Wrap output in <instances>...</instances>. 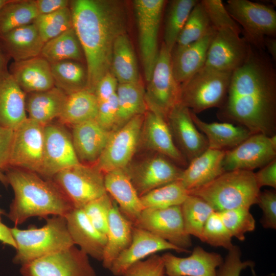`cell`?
<instances>
[{
	"label": "cell",
	"instance_id": "cell-1",
	"mask_svg": "<svg viewBox=\"0 0 276 276\" xmlns=\"http://www.w3.org/2000/svg\"><path fill=\"white\" fill-rule=\"evenodd\" d=\"M264 50L250 45L244 63L232 74L225 101L218 111L225 122L251 134H276V71Z\"/></svg>",
	"mask_w": 276,
	"mask_h": 276
},
{
	"label": "cell",
	"instance_id": "cell-2",
	"mask_svg": "<svg viewBox=\"0 0 276 276\" xmlns=\"http://www.w3.org/2000/svg\"><path fill=\"white\" fill-rule=\"evenodd\" d=\"M70 8L86 61L87 89L94 93L100 79L110 72L116 39L126 33V5L117 0H74L70 1Z\"/></svg>",
	"mask_w": 276,
	"mask_h": 276
},
{
	"label": "cell",
	"instance_id": "cell-3",
	"mask_svg": "<svg viewBox=\"0 0 276 276\" xmlns=\"http://www.w3.org/2000/svg\"><path fill=\"white\" fill-rule=\"evenodd\" d=\"M5 171L8 185L12 187L14 195L8 217L15 226L33 217L65 216L74 209L51 179L12 167Z\"/></svg>",
	"mask_w": 276,
	"mask_h": 276
},
{
	"label": "cell",
	"instance_id": "cell-4",
	"mask_svg": "<svg viewBox=\"0 0 276 276\" xmlns=\"http://www.w3.org/2000/svg\"><path fill=\"white\" fill-rule=\"evenodd\" d=\"M260 188L255 173L236 170L223 173L209 183L189 192L207 202L216 212L257 204Z\"/></svg>",
	"mask_w": 276,
	"mask_h": 276
},
{
	"label": "cell",
	"instance_id": "cell-5",
	"mask_svg": "<svg viewBox=\"0 0 276 276\" xmlns=\"http://www.w3.org/2000/svg\"><path fill=\"white\" fill-rule=\"evenodd\" d=\"M10 231L16 246L13 261L21 265L74 245L63 216L47 219L40 228L20 229L15 226Z\"/></svg>",
	"mask_w": 276,
	"mask_h": 276
},
{
	"label": "cell",
	"instance_id": "cell-6",
	"mask_svg": "<svg viewBox=\"0 0 276 276\" xmlns=\"http://www.w3.org/2000/svg\"><path fill=\"white\" fill-rule=\"evenodd\" d=\"M232 73L204 66L180 84V103L195 114L220 108L226 98Z\"/></svg>",
	"mask_w": 276,
	"mask_h": 276
},
{
	"label": "cell",
	"instance_id": "cell-7",
	"mask_svg": "<svg viewBox=\"0 0 276 276\" xmlns=\"http://www.w3.org/2000/svg\"><path fill=\"white\" fill-rule=\"evenodd\" d=\"M51 179L76 209H82L107 193L104 173L95 165L80 163L60 171Z\"/></svg>",
	"mask_w": 276,
	"mask_h": 276
},
{
	"label": "cell",
	"instance_id": "cell-8",
	"mask_svg": "<svg viewBox=\"0 0 276 276\" xmlns=\"http://www.w3.org/2000/svg\"><path fill=\"white\" fill-rule=\"evenodd\" d=\"M242 27L243 38L251 46L265 50L264 38L275 37L276 11L268 6L248 0H228L225 6Z\"/></svg>",
	"mask_w": 276,
	"mask_h": 276
},
{
	"label": "cell",
	"instance_id": "cell-9",
	"mask_svg": "<svg viewBox=\"0 0 276 276\" xmlns=\"http://www.w3.org/2000/svg\"><path fill=\"white\" fill-rule=\"evenodd\" d=\"M166 2L164 0L133 1L140 56L147 82L150 79L158 56V32Z\"/></svg>",
	"mask_w": 276,
	"mask_h": 276
},
{
	"label": "cell",
	"instance_id": "cell-10",
	"mask_svg": "<svg viewBox=\"0 0 276 276\" xmlns=\"http://www.w3.org/2000/svg\"><path fill=\"white\" fill-rule=\"evenodd\" d=\"M171 52L163 42L150 79L145 89L148 109L166 118L173 108L180 102V84L173 75Z\"/></svg>",
	"mask_w": 276,
	"mask_h": 276
},
{
	"label": "cell",
	"instance_id": "cell-11",
	"mask_svg": "<svg viewBox=\"0 0 276 276\" xmlns=\"http://www.w3.org/2000/svg\"><path fill=\"white\" fill-rule=\"evenodd\" d=\"M22 276H96L88 256L75 245L21 265Z\"/></svg>",
	"mask_w": 276,
	"mask_h": 276
},
{
	"label": "cell",
	"instance_id": "cell-12",
	"mask_svg": "<svg viewBox=\"0 0 276 276\" xmlns=\"http://www.w3.org/2000/svg\"><path fill=\"white\" fill-rule=\"evenodd\" d=\"M144 114L136 116L112 131L102 154L95 164L105 173L125 169L131 162L141 141Z\"/></svg>",
	"mask_w": 276,
	"mask_h": 276
},
{
	"label": "cell",
	"instance_id": "cell-13",
	"mask_svg": "<svg viewBox=\"0 0 276 276\" xmlns=\"http://www.w3.org/2000/svg\"><path fill=\"white\" fill-rule=\"evenodd\" d=\"M44 146V126L27 118L15 130L9 158V167L39 174Z\"/></svg>",
	"mask_w": 276,
	"mask_h": 276
},
{
	"label": "cell",
	"instance_id": "cell-14",
	"mask_svg": "<svg viewBox=\"0 0 276 276\" xmlns=\"http://www.w3.org/2000/svg\"><path fill=\"white\" fill-rule=\"evenodd\" d=\"M175 246L188 249L192 243L186 232L180 205L164 209H144L133 223Z\"/></svg>",
	"mask_w": 276,
	"mask_h": 276
},
{
	"label": "cell",
	"instance_id": "cell-15",
	"mask_svg": "<svg viewBox=\"0 0 276 276\" xmlns=\"http://www.w3.org/2000/svg\"><path fill=\"white\" fill-rule=\"evenodd\" d=\"M276 158V134H250L235 148L225 151L222 161L224 172L251 171L262 168Z\"/></svg>",
	"mask_w": 276,
	"mask_h": 276
},
{
	"label": "cell",
	"instance_id": "cell-16",
	"mask_svg": "<svg viewBox=\"0 0 276 276\" xmlns=\"http://www.w3.org/2000/svg\"><path fill=\"white\" fill-rule=\"evenodd\" d=\"M79 164L71 133L65 126L58 122L44 126L43 161L39 175L51 179L60 171Z\"/></svg>",
	"mask_w": 276,
	"mask_h": 276
},
{
	"label": "cell",
	"instance_id": "cell-17",
	"mask_svg": "<svg viewBox=\"0 0 276 276\" xmlns=\"http://www.w3.org/2000/svg\"><path fill=\"white\" fill-rule=\"evenodd\" d=\"M140 197L151 190L179 180L183 170L167 157L157 154L129 164L124 169Z\"/></svg>",
	"mask_w": 276,
	"mask_h": 276
},
{
	"label": "cell",
	"instance_id": "cell-18",
	"mask_svg": "<svg viewBox=\"0 0 276 276\" xmlns=\"http://www.w3.org/2000/svg\"><path fill=\"white\" fill-rule=\"evenodd\" d=\"M249 48L246 40L233 30L217 31L210 44L204 66L233 73L244 63Z\"/></svg>",
	"mask_w": 276,
	"mask_h": 276
},
{
	"label": "cell",
	"instance_id": "cell-19",
	"mask_svg": "<svg viewBox=\"0 0 276 276\" xmlns=\"http://www.w3.org/2000/svg\"><path fill=\"white\" fill-rule=\"evenodd\" d=\"M166 121L176 146L188 163L209 148L206 137L198 130L187 107L179 103Z\"/></svg>",
	"mask_w": 276,
	"mask_h": 276
},
{
	"label": "cell",
	"instance_id": "cell-20",
	"mask_svg": "<svg viewBox=\"0 0 276 276\" xmlns=\"http://www.w3.org/2000/svg\"><path fill=\"white\" fill-rule=\"evenodd\" d=\"M167 250L189 252L145 229L133 226L130 245L112 263L109 270L115 276H122L133 264L155 253Z\"/></svg>",
	"mask_w": 276,
	"mask_h": 276
},
{
	"label": "cell",
	"instance_id": "cell-21",
	"mask_svg": "<svg viewBox=\"0 0 276 276\" xmlns=\"http://www.w3.org/2000/svg\"><path fill=\"white\" fill-rule=\"evenodd\" d=\"M162 258L167 276H217V270L224 260L220 254L207 251L199 246L187 257L167 252Z\"/></svg>",
	"mask_w": 276,
	"mask_h": 276
},
{
	"label": "cell",
	"instance_id": "cell-22",
	"mask_svg": "<svg viewBox=\"0 0 276 276\" xmlns=\"http://www.w3.org/2000/svg\"><path fill=\"white\" fill-rule=\"evenodd\" d=\"M145 146L174 163L183 166L188 163L180 152L173 139L165 118L147 109L144 114L141 139Z\"/></svg>",
	"mask_w": 276,
	"mask_h": 276
},
{
	"label": "cell",
	"instance_id": "cell-23",
	"mask_svg": "<svg viewBox=\"0 0 276 276\" xmlns=\"http://www.w3.org/2000/svg\"><path fill=\"white\" fill-rule=\"evenodd\" d=\"M111 131L91 120L72 127V139L80 163L95 165L102 154Z\"/></svg>",
	"mask_w": 276,
	"mask_h": 276
},
{
	"label": "cell",
	"instance_id": "cell-24",
	"mask_svg": "<svg viewBox=\"0 0 276 276\" xmlns=\"http://www.w3.org/2000/svg\"><path fill=\"white\" fill-rule=\"evenodd\" d=\"M64 217L74 245H78L87 256L102 262L106 235L94 227L82 209L74 208Z\"/></svg>",
	"mask_w": 276,
	"mask_h": 276
},
{
	"label": "cell",
	"instance_id": "cell-25",
	"mask_svg": "<svg viewBox=\"0 0 276 276\" xmlns=\"http://www.w3.org/2000/svg\"><path fill=\"white\" fill-rule=\"evenodd\" d=\"M214 29L200 39L171 52L173 75L180 84L186 81L205 64L208 51L216 33Z\"/></svg>",
	"mask_w": 276,
	"mask_h": 276
},
{
	"label": "cell",
	"instance_id": "cell-26",
	"mask_svg": "<svg viewBox=\"0 0 276 276\" xmlns=\"http://www.w3.org/2000/svg\"><path fill=\"white\" fill-rule=\"evenodd\" d=\"M104 183L107 193L114 199L121 213L133 224L144 208L125 170L115 169L104 173Z\"/></svg>",
	"mask_w": 276,
	"mask_h": 276
},
{
	"label": "cell",
	"instance_id": "cell-27",
	"mask_svg": "<svg viewBox=\"0 0 276 276\" xmlns=\"http://www.w3.org/2000/svg\"><path fill=\"white\" fill-rule=\"evenodd\" d=\"M8 69L10 74L26 94L44 91L55 86L50 64L40 56L13 61Z\"/></svg>",
	"mask_w": 276,
	"mask_h": 276
},
{
	"label": "cell",
	"instance_id": "cell-28",
	"mask_svg": "<svg viewBox=\"0 0 276 276\" xmlns=\"http://www.w3.org/2000/svg\"><path fill=\"white\" fill-rule=\"evenodd\" d=\"M224 151L208 148L188 163L179 179L188 192L209 183L224 172Z\"/></svg>",
	"mask_w": 276,
	"mask_h": 276
},
{
	"label": "cell",
	"instance_id": "cell-29",
	"mask_svg": "<svg viewBox=\"0 0 276 276\" xmlns=\"http://www.w3.org/2000/svg\"><path fill=\"white\" fill-rule=\"evenodd\" d=\"M44 44L34 23L0 36V49L14 61L40 56Z\"/></svg>",
	"mask_w": 276,
	"mask_h": 276
},
{
	"label": "cell",
	"instance_id": "cell-30",
	"mask_svg": "<svg viewBox=\"0 0 276 276\" xmlns=\"http://www.w3.org/2000/svg\"><path fill=\"white\" fill-rule=\"evenodd\" d=\"M26 93L9 73L0 80V126L15 130L28 117Z\"/></svg>",
	"mask_w": 276,
	"mask_h": 276
},
{
	"label": "cell",
	"instance_id": "cell-31",
	"mask_svg": "<svg viewBox=\"0 0 276 276\" xmlns=\"http://www.w3.org/2000/svg\"><path fill=\"white\" fill-rule=\"evenodd\" d=\"M133 228V223L123 215L113 201L109 215L107 241L102 261L105 268L109 269L118 256L130 245Z\"/></svg>",
	"mask_w": 276,
	"mask_h": 276
},
{
	"label": "cell",
	"instance_id": "cell-32",
	"mask_svg": "<svg viewBox=\"0 0 276 276\" xmlns=\"http://www.w3.org/2000/svg\"><path fill=\"white\" fill-rule=\"evenodd\" d=\"M67 95L54 86L48 90L26 94L28 118L43 126L60 116Z\"/></svg>",
	"mask_w": 276,
	"mask_h": 276
},
{
	"label": "cell",
	"instance_id": "cell-33",
	"mask_svg": "<svg viewBox=\"0 0 276 276\" xmlns=\"http://www.w3.org/2000/svg\"><path fill=\"white\" fill-rule=\"evenodd\" d=\"M191 114L196 126L206 137L210 149L227 151L251 134L245 128L230 122L206 123L191 111Z\"/></svg>",
	"mask_w": 276,
	"mask_h": 276
},
{
	"label": "cell",
	"instance_id": "cell-34",
	"mask_svg": "<svg viewBox=\"0 0 276 276\" xmlns=\"http://www.w3.org/2000/svg\"><path fill=\"white\" fill-rule=\"evenodd\" d=\"M110 72L119 84L141 82L136 56L127 33L119 36L114 42Z\"/></svg>",
	"mask_w": 276,
	"mask_h": 276
},
{
	"label": "cell",
	"instance_id": "cell-35",
	"mask_svg": "<svg viewBox=\"0 0 276 276\" xmlns=\"http://www.w3.org/2000/svg\"><path fill=\"white\" fill-rule=\"evenodd\" d=\"M98 102L94 93L84 89L67 95L58 122L72 127L96 119Z\"/></svg>",
	"mask_w": 276,
	"mask_h": 276
},
{
	"label": "cell",
	"instance_id": "cell-36",
	"mask_svg": "<svg viewBox=\"0 0 276 276\" xmlns=\"http://www.w3.org/2000/svg\"><path fill=\"white\" fill-rule=\"evenodd\" d=\"M116 95L118 114L114 130L133 117L144 114L147 110L145 89L141 81L119 84Z\"/></svg>",
	"mask_w": 276,
	"mask_h": 276
},
{
	"label": "cell",
	"instance_id": "cell-37",
	"mask_svg": "<svg viewBox=\"0 0 276 276\" xmlns=\"http://www.w3.org/2000/svg\"><path fill=\"white\" fill-rule=\"evenodd\" d=\"M54 86L67 95L87 89L86 66L81 62L64 60L50 64Z\"/></svg>",
	"mask_w": 276,
	"mask_h": 276
},
{
	"label": "cell",
	"instance_id": "cell-38",
	"mask_svg": "<svg viewBox=\"0 0 276 276\" xmlns=\"http://www.w3.org/2000/svg\"><path fill=\"white\" fill-rule=\"evenodd\" d=\"M40 56L50 64L64 60L81 62L84 58L73 27L44 43Z\"/></svg>",
	"mask_w": 276,
	"mask_h": 276
},
{
	"label": "cell",
	"instance_id": "cell-39",
	"mask_svg": "<svg viewBox=\"0 0 276 276\" xmlns=\"http://www.w3.org/2000/svg\"><path fill=\"white\" fill-rule=\"evenodd\" d=\"M38 16L35 0H10L0 9V36L34 23Z\"/></svg>",
	"mask_w": 276,
	"mask_h": 276
},
{
	"label": "cell",
	"instance_id": "cell-40",
	"mask_svg": "<svg viewBox=\"0 0 276 276\" xmlns=\"http://www.w3.org/2000/svg\"><path fill=\"white\" fill-rule=\"evenodd\" d=\"M198 1L172 0L167 3L163 42L170 52L174 47L178 35L190 13Z\"/></svg>",
	"mask_w": 276,
	"mask_h": 276
},
{
	"label": "cell",
	"instance_id": "cell-41",
	"mask_svg": "<svg viewBox=\"0 0 276 276\" xmlns=\"http://www.w3.org/2000/svg\"><path fill=\"white\" fill-rule=\"evenodd\" d=\"M180 206L187 233L202 241L205 223L215 210L202 198L190 194Z\"/></svg>",
	"mask_w": 276,
	"mask_h": 276
},
{
	"label": "cell",
	"instance_id": "cell-42",
	"mask_svg": "<svg viewBox=\"0 0 276 276\" xmlns=\"http://www.w3.org/2000/svg\"><path fill=\"white\" fill-rule=\"evenodd\" d=\"M189 195L180 180L151 190L140 197L144 209H164L181 205Z\"/></svg>",
	"mask_w": 276,
	"mask_h": 276
},
{
	"label": "cell",
	"instance_id": "cell-43",
	"mask_svg": "<svg viewBox=\"0 0 276 276\" xmlns=\"http://www.w3.org/2000/svg\"><path fill=\"white\" fill-rule=\"evenodd\" d=\"M213 29L206 12L199 1L190 13L174 47H182L196 41Z\"/></svg>",
	"mask_w": 276,
	"mask_h": 276
},
{
	"label": "cell",
	"instance_id": "cell-44",
	"mask_svg": "<svg viewBox=\"0 0 276 276\" xmlns=\"http://www.w3.org/2000/svg\"><path fill=\"white\" fill-rule=\"evenodd\" d=\"M34 23L45 43L73 28L70 7L51 14L38 15Z\"/></svg>",
	"mask_w": 276,
	"mask_h": 276
},
{
	"label": "cell",
	"instance_id": "cell-45",
	"mask_svg": "<svg viewBox=\"0 0 276 276\" xmlns=\"http://www.w3.org/2000/svg\"><path fill=\"white\" fill-rule=\"evenodd\" d=\"M249 209L238 208L218 212L232 237L241 241L245 240L247 233L255 229L256 221Z\"/></svg>",
	"mask_w": 276,
	"mask_h": 276
},
{
	"label": "cell",
	"instance_id": "cell-46",
	"mask_svg": "<svg viewBox=\"0 0 276 276\" xmlns=\"http://www.w3.org/2000/svg\"><path fill=\"white\" fill-rule=\"evenodd\" d=\"M232 236L224 225L218 212H214L204 225L202 242L215 247H221L229 250L233 246Z\"/></svg>",
	"mask_w": 276,
	"mask_h": 276
},
{
	"label": "cell",
	"instance_id": "cell-47",
	"mask_svg": "<svg viewBox=\"0 0 276 276\" xmlns=\"http://www.w3.org/2000/svg\"><path fill=\"white\" fill-rule=\"evenodd\" d=\"M113 204V200L106 193L89 202L82 209L94 227L105 235L108 231L109 215Z\"/></svg>",
	"mask_w": 276,
	"mask_h": 276
},
{
	"label": "cell",
	"instance_id": "cell-48",
	"mask_svg": "<svg viewBox=\"0 0 276 276\" xmlns=\"http://www.w3.org/2000/svg\"><path fill=\"white\" fill-rule=\"evenodd\" d=\"M200 2L215 31L229 29L239 35L242 34L241 27L229 14L221 0H202Z\"/></svg>",
	"mask_w": 276,
	"mask_h": 276
},
{
	"label": "cell",
	"instance_id": "cell-49",
	"mask_svg": "<svg viewBox=\"0 0 276 276\" xmlns=\"http://www.w3.org/2000/svg\"><path fill=\"white\" fill-rule=\"evenodd\" d=\"M122 276H165L162 256L154 254L139 261L127 268Z\"/></svg>",
	"mask_w": 276,
	"mask_h": 276
},
{
	"label": "cell",
	"instance_id": "cell-50",
	"mask_svg": "<svg viewBox=\"0 0 276 276\" xmlns=\"http://www.w3.org/2000/svg\"><path fill=\"white\" fill-rule=\"evenodd\" d=\"M222 264L217 270V276H240L242 270L254 266L250 261H242L240 248L234 246L229 250Z\"/></svg>",
	"mask_w": 276,
	"mask_h": 276
},
{
	"label": "cell",
	"instance_id": "cell-51",
	"mask_svg": "<svg viewBox=\"0 0 276 276\" xmlns=\"http://www.w3.org/2000/svg\"><path fill=\"white\" fill-rule=\"evenodd\" d=\"M257 204L263 212L261 220L263 227L276 228V192L274 190H265L260 192Z\"/></svg>",
	"mask_w": 276,
	"mask_h": 276
},
{
	"label": "cell",
	"instance_id": "cell-52",
	"mask_svg": "<svg viewBox=\"0 0 276 276\" xmlns=\"http://www.w3.org/2000/svg\"><path fill=\"white\" fill-rule=\"evenodd\" d=\"M118 114V100L116 93L107 100L99 103L97 122L105 129H114Z\"/></svg>",
	"mask_w": 276,
	"mask_h": 276
},
{
	"label": "cell",
	"instance_id": "cell-53",
	"mask_svg": "<svg viewBox=\"0 0 276 276\" xmlns=\"http://www.w3.org/2000/svg\"><path fill=\"white\" fill-rule=\"evenodd\" d=\"M118 84L117 79L110 72L103 76L97 83L94 92L98 104L114 95Z\"/></svg>",
	"mask_w": 276,
	"mask_h": 276
},
{
	"label": "cell",
	"instance_id": "cell-54",
	"mask_svg": "<svg viewBox=\"0 0 276 276\" xmlns=\"http://www.w3.org/2000/svg\"><path fill=\"white\" fill-rule=\"evenodd\" d=\"M14 130L0 126V169L5 171L9 167V158Z\"/></svg>",
	"mask_w": 276,
	"mask_h": 276
},
{
	"label": "cell",
	"instance_id": "cell-55",
	"mask_svg": "<svg viewBox=\"0 0 276 276\" xmlns=\"http://www.w3.org/2000/svg\"><path fill=\"white\" fill-rule=\"evenodd\" d=\"M255 177L259 187L263 186L276 188V158L269 162L255 173Z\"/></svg>",
	"mask_w": 276,
	"mask_h": 276
},
{
	"label": "cell",
	"instance_id": "cell-56",
	"mask_svg": "<svg viewBox=\"0 0 276 276\" xmlns=\"http://www.w3.org/2000/svg\"><path fill=\"white\" fill-rule=\"evenodd\" d=\"M38 15L54 13L70 7V1L67 0H35Z\"/></svg>",
	"mask_w": 276,
	"mask_h": 276
},
{
	"label": "cell",
	"instance_id": "cell-57",
	"mask_svg": "<svg viewBox=\"0 0 276 276\" xmlns=\"http://www.w3.org/2000/svg\"><path fill=\"white\" fill-rule=\"evenodd\" d=\"M2 214H0V242L10 245L15 249L16 244L11 234L10 228L7 226L2 221Z\"/></svg>",
	"mask_w": 276,
	"mask_h": 276
},
{
	"label": "cell",
	"instance_id": "cell-58",
	"mask_svg": "<svg viewBox=\"0 0 276 276\" xmlns=\"http://www.w3.org/2000/svg\"><path fill=\"white\" fill-rule=\"evenodd\" d=\"M264 45L273 61L276 60V39L273 37H266L264 38Z\"/></svg>",
	"mask_w": 276,
	"mask_h": 276
},
{
	"label": "cell",
	"instance_id": "cell-59",
	"mask_svg": "<svg viewBox=\"0 0 276 276\" xmlns=\"http://www.w3.org/2000/svg\"><path fill=\"white\" fill-rule=\"evenodd\" d=\"M11 59L0 49V80L8 74V64Z\"/></svg>",
	"mask_w": 276,
	"mask_h": 276
},
{
	"label": "cell",
	"instance_id": "cell-60",
	"mask_svg": "<svg viewBox=\"0 0 276 276\" xmlns=\"http://www.w3.org/2000/svg\"><path fill=\"white\" fill-rule=\"evenodd\" d=\"M0 182H1L4 186L7 187L8 186L7 179L5 174L3 172V171L0 169ZM5 213L4 210L0 209V214H5Z\"/></svg>",
	"mask_w": 276,
	"mask_h": 276
},
{
	"label": "cell",
	"instance_id": "cell-61",
	"mask_svg": "<svg viewBox=\"0 0 276 276\" xmlns=\"http://www.w3.org/2000/svg\"><path fill=\"white\" fill-rule=\"evenodd\" d=\"M9 1L10 0H0V9Z\"/></svg>",
	"mask_w": 276,
	"mask_h": 276
}]
</instances>
